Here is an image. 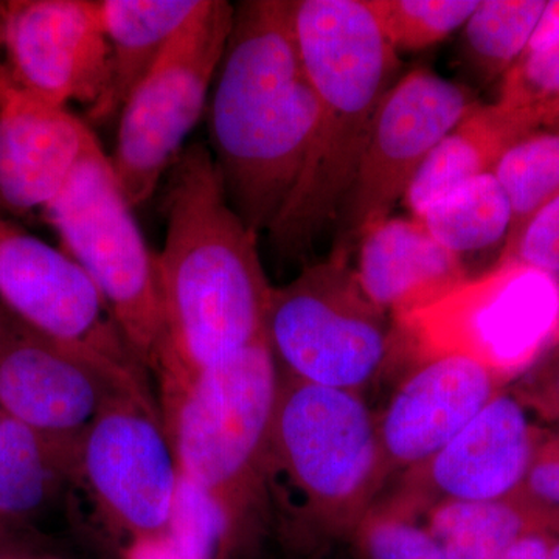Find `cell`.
<instances>
[{
	"mask_svg": "<svg viewBox=\"0 0 559 559\" xmlns=\"http://www.w3.org/2000/svg\"><path fill=\"white\" fill-rule=\"evenodd\" d=\"M58 559H62V558H58Z\"/></svg>",
	"mask_w": 559,
	"mask_h": 559,
	"instance_id": "36",
	"label": "cell"
},
{
	"mask_svg": "<svg viewBox=\"0 0 559 559\" xmlns=\"http://www.w3.org/2000/svg\"><path fill=\"white\" fill-rule=\"evenodd\" d=\"M419 223L455 255L491 248L509 237L513 210L495 173L463 183L430 204Z\"/></svg>",
	"mask_w": 559,
	"mask_h": 559,
	"instance_id": "23",
	"label": "cell"
},
{
	"mask_svg": "<svg viewBox=\"0 0 559 559\" xmlns=\"http://www.w3.org/2000/svg\"><path fill=\"white\" fill-rule=\"evenodd\" d=\"M80 436H50L10 417L0 423V524L20 527L79 481Z\"/></svg>",
	"mask_w": 559,
	"mask_h": 559,
	"instance_id": "20",
	"label": "cell"
},
{
	"mask_svg": "<svg viewBox=\"0 0 559 559\" xmlns=\"http://www.w3.org/2000/svg\"><path fill=\"white\" fill-rule=\"evenodd\" d=\"M359 559H448L417 516L374 503L347 538Z\"/></svg>",
	"mask_w": 559,
	"mask_h": 559,
	"instance_id": "28",
	"label": "cell"
},
{
	"mask_svg": "<svg viewBox=\"0 0 559 559\" xmlns=\"http://www.w3.org/2000/svg\"><path fill=\"white\" fill-rule=\"evenodd\" d=\"M509 197L513 223L507 241L551 198L559 194V128L530 132L492 168Z\"/></svg>",
	"mask_w": 559,
	"mask_h": 559,
	"instance_id": "25",
	"label": "cell"
},
{
	"mask_svg": "<svg viewBox=\"0 0 559 559\" xmlns=\"http://www.w3.org/2000/svg\"><path fill=\"white\" fill-rule=\"evenodd\" d=\"M216 75L210 154L230 207L260 235L296 187L319 121L294 0L238 2Z\"/></svg>",
	"mask_w": 559,
	"mask_h": 559,
	"instance_id": "2",
	"label": "cell"
},
{
	"mask_svg": "<svg viewBox=\"0 0 559 559\" xmlns=\"http://www.w3.org/2000/svg\"><path fill=\"white\" fill-rule=\"evenodd\" d=\"M539 428L513 392H500L439 452L401 474L385 503L421 520L444 502L511 499L527 473Z\"/></svg>",
	"mask_w": 559,
	"mask_h": 559,
	"instance_id": "14",
	"label": "cell"
},
{
	"mask_svg": "<svg viewBox=\"0 0 559 559\" xmlns=\"http://www.w3.org/2000/svg\"><path fill=\"white\" fill-rule=\"evenodd\" d=\"M165 218L164 248L156 253L165 319L156 374L162 401L263 340L274 289L259 235L230 207L204 143H193L173 164Z\"/></svg>",
	"mask_w": 559,
	"mask_h": 559,
	"instance_id": "1",
	"label": "cell"
},
{
	"mask_svg": "<svg viewBox=\"0 0 559 559\" xmlns=\"http://www.w3.org/2000/svg\"><path fill=\"white\" fill-rule=\"evenodd\" d=\"M0 40L7 76L55 105H94L108 80L109 47L97 0L2 3Z\"/></svg>",
	"mask_w": 559,
	"mask_h": 559,
	"instance_id": "13",
	"label": "cell"
},
{
	"mask_svg": "<svg viewBox=\"0 0 559 559\" xmlns=\"http://www.w3.org/2000/svg\"><path fill=\"white\" fill-rule=\"evenodd\" d=\"M294 25L320 114L296 187L267 230L285 257L304 255L336 224L400 70L364 0H294Z\"/></svg>",
	"mask_w": 559,
	"mask_h": 559,
	"instance_id": "3",
	"label": "cell"
},
{
	"mask_svg": "<svg viewBox=\"0 0 559 559\" xmlns=\"http://www.w3.org/2000/svg\"><path fill=\"white\" fill-rule=\"evenodd\" d=\"M557 40H559V0H550L525 51L543 49Z\"/></svg>",
	"mask_w": 559,
	"mask_h": 559,
	"instance_id": "34",
	"label": "cell"
},
{
	"mask_svg": "<svg viewBox=\"0 0 559 559\" xmlns=\"http://www.w3.org/2000/svg\"><path fill=\"white\" fill-rule=\"evenodd\" d=\"M0 559H58L44 554L17 536L16 530L0 524Z\"/></svg>",
	"mask_w": 559,
	"mask_h": 559,
	"instance_id": "33",
	"label": "cell"
},
{
	"mask_svg": "<svg viewBox=\"0 0 559 559\" xmlns=\"http://www.w3.org/2000/svg\"><path fill=\"white\" fill-rule=\"evenodd\" d=\"M393 50H421L466 24L477 0H364Z\"/></svg>",
	"mask_w": 559,
	"mask_h": 559,
	"instance_id": "27",
	"label": "cell"
},
{
	"mask_svg": "<svg viewBox=\"0 0 559 559\" xmlns=\"http://www.w3.org/2000/svg\"><path fill=\"white\" fill-rule=\"evenodd\" d=\"M145 370L43 333L0 304V409L39 432L75 437Z\"/></svg>",
	"mask_w": 559,
	"mask_h": 559,
	"instance_id": "12",
	"label": "cell"
},
{
	"mask_svg": "<svg viewBox=\"0 0 559 559\" xmlns=\"http://www.w3.org/2000/svg\"><path fill=\"white\" fill-rule=\"evenodd\" d=\"M234 14V3L202 0L201 9L124 103L109 160L132 209L156 193L200 121L210 84L226 51Z\"/></svg>",
	"mask_w": 559,
	"mask_h": 559,
	"instance_id": "8",
	"label": "cell"
},
{
	"mask_svg": "<svg viewBox=\"0 0 559 559\" xmlns=\"http://www.w3.org/2000/svg\"><path fill=\"white\" fill-rule=\"evenodd\" d=\"M355 272L367 297L393 320L439 304L468 282L460 257L415 218H389L364 235Z\"/></svg>",
	"mask_w": 559,
	"mask_h": 559,
	"instance_id": "18",
	"label": "cell"
},
{
	"mask_svg": "<svg viewBox=\"0 0 559 559\" xmlns=\"http://www.w3.org/2000/svg\"><path fill=\"white\" fill-rule=\"evenodd\" d=\"M498 264L559 275V194L535 213L503 246Z\"/></svg>",
	"mask_w": 559,
	"mask_h": 559,
	"instance_id": "30",
	"label": "cell"
},
{
	"mask_svg": "<svg viewBox=\"0 0 559 559\" xmlns=\"http://www.w3.org/2000/svg\"><path fill=\"white\" fill-rule=\"evenodd\" d=\"M513 393L527 409L559 426V345L524 371Z\"/></svg>",
	"mask_w": 559,
	"mask_h": 559,
	"instance_id": "31",
	"label": "cell"
},
{
	"mask_svg": "<svg viewBox=\"0 0 559 559\" xmlns=\"http://www.w3.org/2000/svg\"><path fill=\"white\" fill-rule=\"evenodd\" d=\"M496 103L525 135L559 128V40L525 51L503 76Z\"/></svg>",
	"mask_w": 559,
	"mask_h": 559,
	"instance_id": "26",
	"label": "cell"
},
{
	"mask_svg": "<svg viewBox=\"0 0 559 559\" xmlns=\"http://www.w3.org/2000/svg\"><path fill=\"white\" fill-rule=\"evenodd\" d=\"M524 135L498 103H477L437 143L412 178L403 197L412 218L463 183L491 173L500 156Z\"/></svg>",
	"mask_w": 559,
	"mask_h": 559,
	"instance_id": "21",
	"label": "cell"
},
{
	"mask_svg": "<svg viewBox=\"0 0 559 559\" xmlns=\"http://www.w3.org/2000/svg\"><path fill=\"white\" fill-rule=\"evenodd\" d=\"M267 485L294 549L347 539L390 479L378 417L359 392L278 370Z\"/></svg>",
	"mask_w": 559,
	"mask_h": 559,
	"instance_id": "5",
	"label": "cell"
},
{
	"mask_svg": "<svg viewBox=\"0 0 559 559\" xmlns=\"http://www.w3.org/2000/svg\"><path fill=\"white\" fill-rule=\"evenodd\" d=\"M266 341L282 373L360 393L390 355L393 325L360 288L348 255L331 252L272 289Z\"/></svg>",
	"mask_w": 559,
	"mask_h": 559,
	"instance_id": "7",
	"label": "cell"
},
{
	"mask_svg": "<svg viewBox=\"0 0 559 559\" xmlns=\"http://www.w3.org/2000/svg\"><path fill=\"white\" fill-rule=\"evenodd\" d=\"M514 264H498L485 277L468 280L426 310L395 319L393 331L415 362L432 356H469L511 381L535 364L557 311L546 278Z\"/></svg>",
	"mask_w": 559,
	"mask_h": 559,
	"instance_id": "10",
	"label": "cell"
},
{
	"mask_svg": "<svg viewBox=\"0 0 559 559\" xmlns=\"http://www.w3.org/2000/svg\"><path fill=\"white\" fill-rule=\"evenodd\" d=\"M546 0H480L463 25L465 58L481 80L503 79L524 55Z\"/></svg>",
	"mask_w": 559,
	"mask_h": 559,
	"instance_id": "24",
	"label": "cell"
},
{
	"mask_svg": "<svg viewBox=\"0 0 559 559\" xmlns=\"http://www.w3.org/2000/svg\"><path fill=\"white\" fill-rule=\"evenodd\" d=\"M509 382L479 360L457 353L417 360L378 417L390 477L447 447Z\"/></svg>",
	"mask_w": 559,
	"mask_h": 559,
	"instance_id": "16",
	"label": "cell"
},
{
	"mask_svg": "<svg viewBox=\"0 0 559 559\" xmlns=\"http://www.w3.org/2000/svg\"><path fill=\"white\" fill-rule=\"evenodd\" d=\"M0 304L43 333L142 367L83 267L68 253L3 218Z\"/></svg>",
	"mask_w": 559,
	"mask_h": 559,
	"instance_id": "15",
	"label": "cell"
},
{
	"mask_svg": "<svg viewBox=\"0 0 559 559\" xmlns=\"http://www.w3.org/2000/svg\"><path fill=\"white\" fill-rule=\"evenodd\" d=\"M108 154L94 143L44 210L62 245L90 275L143 370L157 374L165 348L156 253L151 252Z\"/></svg>",
	"mask_w": 559,
	"mask_h": 559,
	"instance_id": "6",
	"label": "cell"
},
{
	"mask_svg": "<svg viewBox=\"0 0 559 559\" xmlns=\"http://www.w3.org/2000/svg\"><path fill=\"white\" fill-rule=\"evenodd\" d=\"M421 521L448 559H506L522 536L544 528L513 498L439 503Z\"/></svg>",
	"mask_w": 559,
	"mask_h": 559,
	"instance_id": "22",
	"label": "cell"
},
{
	"mask_svg": "<svg viewBox=\"0 0 559 559\" xmlns=\"http://www.w3.org/2000/svg\"><path fill=\"white\" fill-rule=\"evenodd\" d=\"M201 5L202 0H100L108 80L98 100L87 108V119L98 124L119 119L132 92Z\"/></svg>",
	"mask_w": 559,
	"mask_h": 559,
	"instance_id": "19",
	"label": "cell"
},
{
	"mask_svg": "<svg viewBox=\"0 0 559 559\" xmlns=\"http://www.w3.org/2000/svg\"><path fill=\"white\" fill-rule=\"evenodd\" d=\"M98 518L132 549L171 544L180 474L148 389L119 393L80 433L79 481Z\"/></svg>",
	"mask_w": 559,
	"mask_h": 559,
	"instance_id": "9",
	"label": "cell"
},
{
	"mask_svg": "<svg viewBox=\"0 0 559 559\" xmlns=\"http://www.w3.org/2000/svg\"><path fill=\"white\" fill-rule=\"evenodd\" d=\"M477 103L465 86L429 69L412 70L390 86L336 221L334 252L348 255L389 219L423 160Z\"/></svg>",
	"mask_w": 559,
	"mask_h": 559,
	"instance_id": "11",
	"label": "cell"
},
{
	"mask_svg": "<svg viewBox=\"0 0 559 559\" xmlns=\"http://www.w3.org/2000/svg\"><path fill=\"white\" fill-rule=\"evenodd\" d=\"M506 559H559V532L532 530L511 547Z\"/></svg>",
	"mask_w": 559,
	"mask_h": 559,
	"instance_id": "32",
	"label": "cell"
},
{
	"mask_svg": "<svg viewBox=\"0 0 559 559\" xmlns=\"http://www.w3.org/2000/svg\"><path fill=\"white\" fill-rule=\"evenodd\" d=\"M97 142L68 106L20 90L0 75V205L14 213L46 210Z\"/></svg>",
	"mask_w": 559,
	"mask_h": 559,
	"instance_id": "17",
	"label": "cell"
},
{
	"mask_svg": "<svg viewBox=\"0 0 559 559\" xmlns=\"http://www.w3.org/2000/svg\"><path fill=\"white\" fill-rule=\"evenodd\" d=\"M278 377L264 336L162 403L180 480L212 513V559L248 557L266 521Z\"/></svg>",
	"mask_w": 559,
	"mask_h": 559,
	"instance_id": "4",
	"label": "cell"
},
{
	"mask_svg": "<svg viewBox=\"0 0 559 559\" xmlns=\"http://www.w3.org/2000/svg\"><path fill=\"white\" fill-rule=\"evenodd\" d=\"M513 499L540 527L559 532V428H539L527 473Z\"/></svg>",
	"mask_w": 559,
	"mask_h": 559,
	"instance_id": "29",
	"label": "cell"
},
{
	"mask_svg": "<svg viewBox=\"0 0 559 559\" xmlns=\"http://www.w3.org/2000/svg\"><path fill=\"white\" fill-rule=\"evenodd\" d=\"M3 417H5V415H3L2 409H0V423H2Z\"/></svg>",
	"mask_w": 559,
	"mask_h": 559,
	"instance_id": "35",
	"label": "cell"
}]
</instances>
